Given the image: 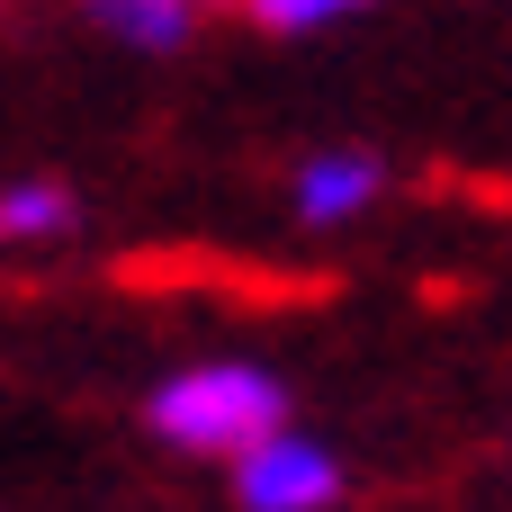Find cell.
<instances>
[{"label": "cell", "mask_w": 512, "mask_h": 512, "mask_svg": "<svg viewBox=\"0 0 512 512\" xmlns=\"http://www.w3.org/2000/svg\"><path fill=\"white\" fill-rule=\"evenodd\" d=\"M144 423L171 441V450H198V459H243L252 441L288 432V387L252 360H198V369H171L144 405Z\"/></svg>", "instance_id": "obj_1"}, {"label": "cell", "mask_w": 512, "mask_h": 512, "mask_svg": "<svg viewBox=\"0 0 512 512\" xmlns=\"http://www.w3.org/2000/svg\"><path fill=\"white\" fill-rule=\"evenodd\" d=\"M234 495H243V512H333L342 459L306 432H270L234 459Z\"/></svg>", "instance_id": "obj_2"}, {"label": "cell", "mask_w": 512, "mask_h": 512, "mask_svg": "<svg viewBox=\"0 0 512 512\" xmlns=\"http://www.w3.org/2000/svg\"><path fill=\"white\" fill-rule=\"evenodd\" d=\"M378 189H387V162L378 153H351V144H333V153H315V162H297V216L306 225H342V216H360V207H378Z\"/></svg>", "instance_id": "obj_3"}, {"label": "cell", "mask_w": 512, "mask_h": 512, "mask_svg": "<svg viewBox=\"0 0 512 512\" xmlns=\"http://www.w3.org/2000/svg\"><path fill=\"white\" fill-rule=\"evenodd\" d=\"M117 45H135V54H171V45H189V27H198V9L207 0H81Z\"/></svg>", "instance_id": "obj_4"}, {"label": "cell", "mask_w": 512, "mask_h": 512, "mask_svg": "<svg viewBox=\"0 0 512 512\" xmlns=\"http://www.w3.org/2000/svg\"><path fill=\"white\" fill-rule=\"evenodd\" d=\"M63 225H72V189H54V180L0 189V243H36V234H63Z\"/></svg>", "instance_id": "obj_5"}, {"label": "cell", "mask_w": 512, "mask_h": 512, "mask_svg": "<svg viewBox=\"0 0 512 512\" xmlns=\"http://www.w3.org/2000/svg\"><path fill=\"white\" fill-rule=\"evenodd\" d=\"M270 36H315V27H333V18H360L369 0H243Z\"/></svg>", "instance_id": "obj_6"}]
</instances>
